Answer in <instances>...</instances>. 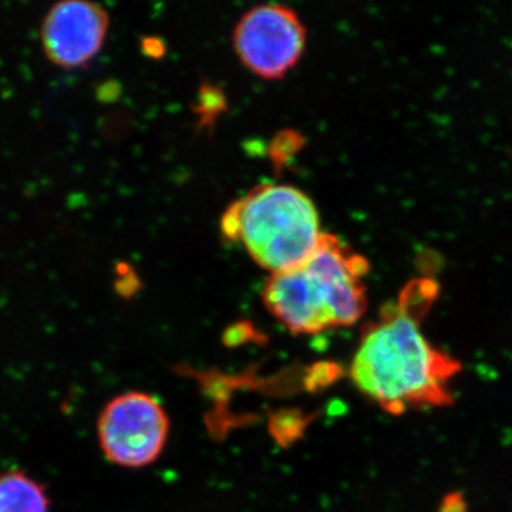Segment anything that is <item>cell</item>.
I'll list each match as a JSON object with an SVG mask.
<instances>
[{
  "label": "cell",
  "mask_w": 512,
  "mask_h": 512,
  "mask_svg": "<svg viewBox=\"0 0 512 512\" xmlns=\"http://www.w3.org/2000/svg\"><path fill=\"white\" fill-rule=\"evenodd\" d=\"M437 296L436 281L413 279L363 332L350 376L386 412L399 416L454 402L453 383L463 366L434 346L421 328Z\"/></svg>",
  "instance_id": "1"
},
{
  "label": "cell",
  "mask_w": 512,
  "mask_h": 512,
  "mask_svg": "<svg viewBox=\"0 0 512 512\" xmlns=\"http://www.w3.org/2000/svg\"><path fill=\"white\" fill-rule=\"evenodd\" d=\"M231 242L271 274L305 264L323 234L315 202L292 185L262 184L232 202L221 220Z\"/></svg>",
  "instance_id": "2"
},
{
  "label": "cell",
  "mask_w": 512,
  "mask_h": 512,
  "mask_svg": "<svg viewBox=\"0 0 512 512\" xmlns=\"http://www.w3.org/2000/svg\"><path fill=\"white\" fill-rule=\"evenodd\" d=\"M170 433L164 407L150 394L128 392L104 407L97 434L104 456L116 466L141 468L163 453Z\"/></svg>",
  "instance_id": "3"
},
{
  "label": "cell",
  "mask_w": 512,
  "mask_h": 512,
  "mask_svg": "<svg viewBox=\"0 0 512 512\" xmlns=\"http://www.w3.org/2000/svg\"><path fill=\"white\" fill-rule=\"evenodd\" d=\"M232 42L247 69L262 79L278 80L301 60L306 29L295 10L268 3L248 10L239 19Z\"/></svg>",
  "instance_id": "4"
},
{
  "label": "cell",
  "mask_w": 512,
  "mask_h": 512,
  "mask_svg": "<svg viewBox=\"0 0 512 512\" xmlns=\"http://www.w3.org/2000/svg\"><path fill=\"white\" fill-rule=\"evenodd\" d=\"M109 25V15L96 3H57L43 22V49L50 62L63 69L86 66L103 47Z\"/></svg>",
  "instance_id": "5"
},
{
  "label": "cell",
  "mask_w": 512,
  "mask_h": 512,
  "mask_svg": "<svg viewBox=\"0 0 512 512\" xmlns=\"http://www.w3.org/2000/svg\"><path fill=\"white\" fill-rule=\"evenodd\" d=\"M266 309L295 335H315L336 328L328 292L303 264L271 274L262 289Z\"/></svg>",
  "instance_id": "6"
},
{
  "label": "cell",
  "mask_w": 512,
  "mask_h": 512,
  "mask_svg": "<svg viewBox=\"0 0 512 512\" xmlns=\"http://www.w3.org/2000/svg\"><path fill=\"white\" fill-rule=\"evenodd\" d=\"M328 292L338 326H352L367 309L365 276L369 262L335 235L323 234L318 248L305 262Z\"/></svg>",
  "instance_id": "7"
},
{
  "label": "cell",
  "mask_w": 512,
  "mask_h": 512,
  "mask_svg": "<svg viewBox=\"0 0 512 512\" xmlns=\"http://www.w3.org/2000/svg\"><path fill=\"white\" fill-rule=\"evenodd\" d=\"M50 498L42 484L23 471L0 474V512H49Z\"/></svg>",
  "instance_id": "8"
},
{
  "label": "cell",
  "mask_w": 512,
  "mask_h": 512,
  "mask_svg": "<svg viewBox=\"0 0 512 512\" xmlns=\"http://www.w3.org/2000/svg\"><path fill=\"white\" fill-rule=\"evenodd\" d=\"M440 512H467V504L460 494L447 495L441 504Z\"/></svg>",
  "instance_id": "9"
}]
</instances>
